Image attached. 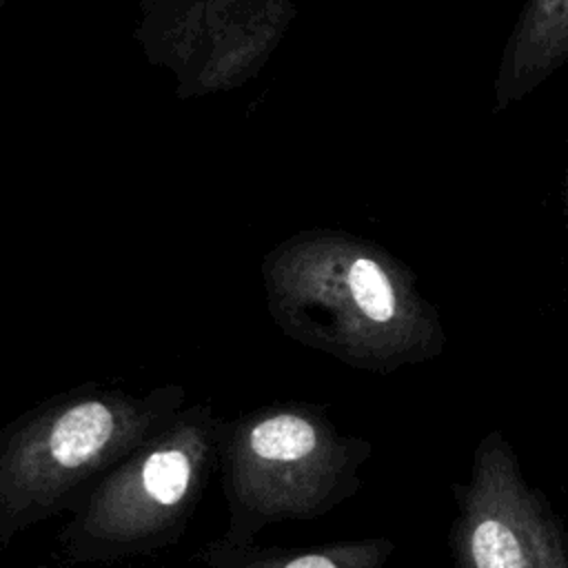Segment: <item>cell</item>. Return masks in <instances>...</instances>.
Wrapping results in <instances>:
<instances>
[{
    "label": "cell",
    "instance_id": "obj_1",
    "mask_svg": "<svg viewBox=\"0 0 568 568\" xmlns=\"http://www.w3.org/2000/svg\"><path fill=\"white\" fill-rule=\"evenodd\" d=\"M264 291L284 335L353 368L393 373L439 357L448 344L413 271L368 242L297 246L264 268Z\"/></svg>",
    "mask_w": 568,
    "mask_h": 568
},
{
    "label": "cell",
    "instance_id": "obj_2",
    "mask_svg": "<svg viewBox=\"0 0 568 568\" xmlns=\"http://www.w3.org/2000/svg\"><path fill=\"white\" fill-rule=\"evenodd\" d=\"M182 386L142 395L82 388L22 413L0 430V544L55 513L184 408Z\"/></svg>",
    "mask_w": 568,
    "mask_h": 568
},
{
    "label": "cell",
    "instance_id": "obj_3",
    "mask_svg": "<svg viewBox=\"0 0 568 568\" xmlns=\"http://www.w3.org/2000/svg\"><path fill=\"white\" fill-rule=\"evenodd\" d=\"M371 444L339 433L308 404H277L224 424L220 462L229 528L220 541L253 537L286 519L320 517L359 488Z\"/></svg>",
    "mask_w": 568,
    "mask_h": 568
},
{
    "label": "cell",
    "instance_id": "obj_4",
    "mask_svg": "<svg viewBox=\"0 0 568 568\" xmlns=\"http://www.w3.org/2000/svg\"><path fill=\"white\" fill-rule=\"evenodd\" d=\"M224 422L209 404L178 410L73 504L58 541L69 561H113L171 544L220 459Z\"/></svg>",
    "mask_w": 568,
    "mask_h": 568
},
{
    "label": "cell",
    "instance_id": "obj_5",
    "mask_svg": "<svg viewBox=\"0 0 568 568\" xmlns=\"http://www.w3.org/2000/svg\"><path fill=\"white\" fill-rule=\"evenodd\" d=\"M448 532L455 568H568V526L526 481L506 435L477 444L470 473L453 486Z\"/></svg>",
    "mask_w": 568,
    "mask_h": 568
},
{
    "label": "cell",
    "instance_id": "obj_6",
    "mask_svg": "<svg viewBox=\"0 0 568 568\" xmlns=\"http://www.w3.org/2000/svg\"><path fill=\"white\" fill-rule=\"evenodd\" d=\"M568 62V0H526L495 78V109L535 91Z\"/></svg>",
    "mask_w": 568,
    "mask_h": 568
},
{
    "label": "cell",
    "instance_id": "obj_7",
    "mask_svg": "<svg viewBox=\"0 0 568 568\" xmlns=\"http://www.w3.org/2000/svg\"><path fill=\"white\" fill-rule=\"evenodd\" d=\"M395 550L390 539L331 544L315 550H257L253 544L220 541L206 552L209 568H384Z\"/></svg>",
    "mask_w": 568,
    "mask_h": 568
}]
</instances>
